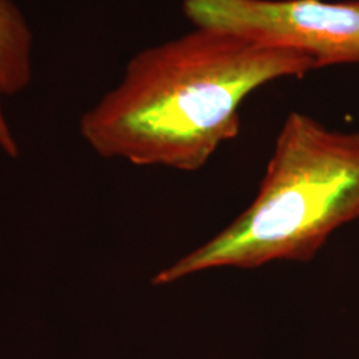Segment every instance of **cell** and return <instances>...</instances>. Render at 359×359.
Instances as JSON below:
<instances>
[{
	"label": "cell",
	"mask_w": 359,
	"mask_h": 359,
	"mask_svg": "<svg viewBox=\"0 0 359 359\" xmlns=\"http://www.w3.org/2000/svg\"><path fill=\"white\" fill-rule=\"evenodd\" d=\"M314 69L302 53L194 27L137 52L115 88L81 116L80 133L104 158L196 172L238 136L246 97Z\"/></svg>",
	"instance_id": "obj_1"
},
{
	"label": "cell",
	"mask_w": 359,
	"mask_h": 359,
	"mask_svg": "<svg viewBox=\"0 0 359 359\" xmlns=\"http://www.w3.org/2000/svg\"><path fill=\"white\" fill-rule=\"evenodd\" d=\"M359 218V133L286 117L256 198L225 229L154 277L169 285L218 268L309 261L334 231Z\"/></svg>",
	"instance_id": "obj_2"
},
{
	"label": "cell",
	"mask_w": 359,
	"mask_h": 359,
	"mask_svg": "<svg viewBox=\"0 0 359 359\" xmlns=\"http://www.w3.org/2000/svg\"><path fill=\"white\" fill-rule=\"evenodd\" d=\"M193 27L310 57L316 69L359 63V0H184Z\"/></svg>",
	"instance_id": "obj_3"
},
{
	"label": "cell",
	"mask_w": 359,
	"mask_h": 359,
	"mask_svg": "<svg viewBox=\"0 0 359 359\" xmlns=\"http://www.w3.org/2000/svg\"><path fill=\"white\" fill-rule=\"evenodd\" d=\"M34 35L13 0H0V87L4 96L31 84L34 75Z\"/></svg>",
	"instance_id": "obj_4"
},
{
	"label": "cell",
	"mask_w": 359,
	"mask_h": 359,
	"mask_svg": "<svg viewBox=\"0 0 359 359\" xmlns=\"http://www.w3.org/2000/svg\"><path fill=\"white\" fill-rule=\"evenodd\" d=\"M3 96L4 93L0 87V149L10 157H16L19 154V147L13 136V129L10 127L3 111V104H1Z\"/></svg>",
	"instance_id": "obj_5"
}]
</instances>
